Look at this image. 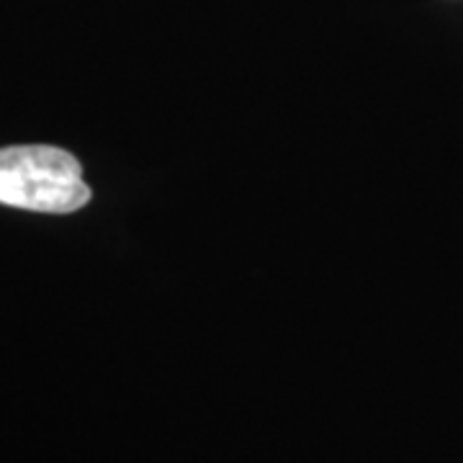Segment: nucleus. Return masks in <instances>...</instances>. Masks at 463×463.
<instances>
[{"mask_svg": "<svg viewBox=\"0 0 463 463\" xmlns=\"http://www.w3.org/2000/svg\"><path fill=\"white\" fill-rule=\"evenodd\" d=\"M90 201L83 167L67 149L18 145L0 149V203L39 214H72Z\"/></svg>", "mask_w": 463, "mask_h": 463, "instance_id": "obj_1", "label": "nucleus"}]
</instances>
